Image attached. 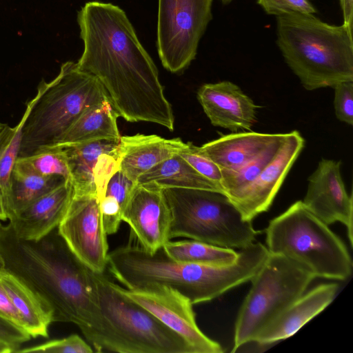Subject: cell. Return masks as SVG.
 I'll use <instances>...</instances> for the list:
<instances>
[{
    "label": "cell",
    "instance_id": "9a60e30c",
    "mask_svg": "<svg viewBox=\"0 0 353 353\" xmlns=\"http://www.w3.org/2000/svg\"><path fill=\"white\" fill-rule=\"evenodd\" d=\"M119 141L107 139L56 145L64 150L74 190L102 196L109 179L119 169Z\"/></svg>",
    "mask_w": 353,
    "mask_h": 353
},
{
    "label": "cell",
    "instance_id": "f1b7e54d",
    "mask_svg": "<svg viewBox=\"0 0 353 353\" xmlns=\"http://www.w3.org/2000/svg\"><path fill=\"white\" fill-rule=\"evenodd\" d=\"M37 94L26 103L25 112L19 122L14 127L6 124L0 131V192L6 199L10 187L12 170L19 157L24 123Z\"/></svg>",
    "mask_w": 353,
    "mask_h": 353
},
{
    "label": "cell",
    "instance_id": "6da1fadb",
    "mask_svg": "<svg viewBox=\"0 0 353 353\" xmlns=\"http://www.w3.org/2000/svg\"><path fill=\"white\" fill-rule=\"evenodd\" d=\"M77 22L84 44L77 67L99 81L119 117L172 131L173 111L157 68L125 12L110 3L89 1L78 12Z\"/></svg>",
    "mask_w": 353,
    "mask_h": 353
},
{
    "label": "cell",
    "instance_id": "f35d334b",
    "mask_svg": "<svg viewBox=\"0 0 353 353\" xmlns=\"http://www.w3.org/2000/svg\"><path fill=\"white\" fill-rule=\"evenodd\" d=\"M15 349L10 344L0 341V353H11L14 352Z\"/></svg>",
    "mask_w": 353,
    "mask_h": 353
},
{
    "label": "cell",
    "instance_id": "d6a6232c",
    "mask_svg": "<svg viewBox=\"0 0 353 353\" xmlns=\"http://www.w3.org/2000/svg\"><path fill=\"white\" fill-rule=\"evenodd\" d=\"M334 106L336 118L347 124H353V81H343L334 87Z\"/></svg>",
    "mask_w": 353,
    "mask_h": 353
},
{
    "label": "cell",
    "instance_id": "836d02e7",
    "mask_svg": "<svg viewBox=\"0 0 353 353\" xmlns=\"http://www.w3.org/2000/svg\"><path fill=\"white\" fill-rule=\"evenodd\" d=\"M268 14L276 17L285 13L314 14L316 10L309 0H257Z\"/></svg>",
    "mask_w": 353,
    "mask_h": 353
},
{
    "label": "cell",
    "instance_id": "7402d4cb",
    "mask_svg": "<svg viewBox=\"0 0 353 353\" xmlns=\"http://www.w3.org/2000/svg\"><path fill=\"white\" fill-rule=\"evenodd\" d=\"M0 280L17 309L23 329L32 338H48L53 323L50 309L30 288L11 273L3 270Z\"/></svg>",
    "mask_w": 353,
    "mask_h": 353
},
{
    "label": "cell",
    "instance_id": "d4e9b609",
    "mask_svg": "<svg viewBox=\"0 0 353 353\" xmlns=\"http://www.w3.org/2000/svg\"><path fill=\"white\" fill-rule=\"evenodd\" d=\"M66 181L60 176L39 174L16 162L5 199L8 219Z\"/></svg>",
    "mask_w": 353,
    "mask_h": 353
},
{
    "label": "cell",
    "instance_id": "ac0fdd59",
    "mask_svg": "<svg viewBox=\"0 0 353 353\" xmlns=\"http://www.w3.org/2000/svg\"><path fill=\"white\" fill-rule=\"evenodd\" d=\"M73 194V185L66 181L43 194L8 219L15 234L36 241L58 228Z\"/></svg>",
    "mask_w": 353,
    "mask_h": 353
},
{
    "label": "cell",
    "instance_id": "ab89813d",
    "mask_svg": "<svg viewBox=\"0 0 353 353\" xmlns=\"http://www.w3.org/2000/svg\"><path fill=\"white\" fill-rule=\"evenodd\" d=\"M223 5H228L233 0H219Z\"/></svg>",
    "mask_w": 353,
    "mask_h": 353
},
{
    "label": "cell",
    "instance_id": "ba28073f",
    "mask_svg": "<svg viewBox=\"0 0 353 353\" xmlns=\"http://www.w3.org/2000/svg\"><path fill=\"white\" fill-rule=\"evenodd\" d=\"M162 190L171 212L170 240L185 237L232 249L254 242L259 231L224 194L186 188Z\"/></svg>",
    "mask_w": 353,
    "mask_h": 353
},
{
    "label": "cell",
    "instance_id": "5b68a950",
    "mask_svg": "<svg viewBox=\"0 0 353 353\" xmlns=\"http://www.w3.org/2000/svg\"><path fill=\"white\" fill-rule=\"evenodd\" d=\"M37 93L23 127L19 157L57 144L85 110L108 99L99 81L70 61L51 81L42 80Z\"/></svg>",
    "mask_w": 353,
    "mask_h": 353
},
{
    "label": "cell",
    "instance_id": "44dd1931",
    "mask_svg": "<svg viewBox=\"0 0 353 353\" xmlns=\"http://www.w3.org/2000/svg\"><path fill=\"white\" fill-rule=\"evenodd\" d=\"M286 133L268 134L242 131L225 134L210 141L199 150L211 159L223 172L234 171L261 154Z\"/></svg>",
    "mask_w": 353,
    "mask_h": 353
},
{
    "label": "cell",
    "instance_id": "5bb4252c",
    "mask_svg": "<svg viewBox=\"0 0 353 353\" xmlns=\"http://www.w3.org/2000/svg\"><path fill=\"white\" fill-rule=\"evenodd\" d=\"M340 161L322 159L308 178L305 207L327 225L341 222L347 228L352 247V196L346 192Z\"/></svg>",
    "mask_w": 353,
    "mask_h": 353
},
{
    "label": "cell",
    "instance_id": "4316f807",
    "mask_svg": "<svg viewBox=\"0 0 353 353\" xmlns=\"http://www.w3.org/2000/svg\"><path fill=\"white\" fill-rule=\"evenodd\" d=\"M135 182L119 169L109 179L99 198L103 228L107 235L115 234L122 222V214Z\"/></svg>",
    "mask_w": 353,
    "mask_h": 353
},
{
    "label": "cell",
    "instance_id": "2e32d148",
    "mask_svg": "<svg viewBox=\"0 0 353 353\" xmlns=\"http://www.w3.org/2000/svg\"><path fill=\"white\" fill-rule=\"evenodd\" d=\"M304 145L305 140L299 132L287 133L274 158L234 203L244 219L252 221L268 210Z\"/></svg>",
    "mask_w": 353,
    "mask_h": 353
},
{
    "label": "cell",
    "instance_id": "603a6c76",
    "mask_svg": "<svg viewBox=\"0 0 353 353\" xmlns=\"http://www.w3.org/2000/svg\"><path fill=\"white\" fill-rule=\"evenodd\" d=\"M136 183L159 189H198L223 194L219 187L199 174L178 153L141 174Z\"/></svg>",
    "mask_w": 353,
    "mask_h": 353
},
{
    "label": "cell",
    "instance_id": "1f68e13d",
    "mask_svg": "<svg viewBox=\"0 0 353 353\" xmlns=\"http://www.w3.org/2000/svg\"><path fill=\"white\" fill-rule=\"evenodd\" d=\"M178 154L199 174L215 183L223 191L221 169L211 159L203 154L198 146L190 142L186 143L185 148Z\"/></svg>",
    "mask_w": 353,
    "mask_h": 353
},
{
    "label": "cell",
    "instance_id": "9c48e42d",
    "mask_svg": "<svg viewBox=\"0 0 353 353\" xmlns=\"http://www.w3.org/2000/svg\"><path fill=\"white\" fill-rule=\"evenodd\" d=\"M314 278L292 260L269 253L250 280L251 288L238 312L232 352L254 341L265 327L305 293Z\"/></svg>",
    "mask_w": 353,
    "mask_h": 353
},
{
    "label": "cell",
    "instance_id": "4fadbf2b",
    "mask_svg": "<svg viewBox=\"0 0 353 353\" xmlns=\"http://www.w3.org/2000/svg\"><path fill=\"white\" fill-rule=\"evenodd\" d=\"M171 212L162 189L135 183L122 214L137 244L154 253L170 240Z\"/></svg>",
    "mask_w": 353,
    "mask_h": 353
},
{
    "label": "cell",
    "instance_id": "7c38bea8",
    "mask_svg": "<svg viewBox=\"0 0 353 353\" xmlns=\"http://www.w3.org/2000/svg\"><path fill=\"white\" fill-rule=\"evenodd\" d=\"M115 287L123 295L181 335L194 347L196 353L223 352L219 343L208 337L199 329L193 304L176 290L162 285L130 290L115 283Z\"/></svg>",
    "mask_w": 353,
    "mask_h": 353
},
{
    "label": "cell",
    "instance_id": "d6986e66",
    "mask_svg": "<svg viewBox=\"0 0 353 353\" xmlns=\"http://www.w3.org/2000/svg\"><path fill=\"white\" fill-rule=\"evenodd\" d=\"M339 285L320 284L291 303L256 336L254 342L269 344L294 334L334 299Z\"/></svg>",
    "mask_w": 353,
    "mask_h": 353
},
{
    "label": "cell",
    "instance_id": "4dcf8cb0",
    "mask_svg": "<svg viewBox=\"0 0 353 353\" xmlns=\"http://www.w3.org/2000/svg\"><path fill=\"white\" fill-rule=\"evenodd\" d=\"M92 347L77 334L50 340L28 347L19 348L15 352L21 353H91Z\"/></svg>",
    "mask_w": 353,
    "mask_h": 353
},
{
    "label": "cell",
    "instance_id": "b9f144b4",
    "mask_svg": "<svg viewBox=\"0 0 353 353\" xmlns=\"http://www.w3.org/2000/svg\"><path fill=\"white\" fill-rule=\"evenodd\" d=\"M5 125H6V123H3L0 122V131L4 128Z\"/></svg>",
    "mask_w": 353,
    "mask_h": 353
},
{
    "label": "cell",
    "instance_id": "8d00e7d4",
    "mask_svg": "<svg viewBox=\"0 0 353 353\" xmlns=\"http://www.w3.org/2000/svg\"><path fill=\"white\" fill-rule=\"evenodd\" d=\"M343 16V25L352 32L353 30V0H340Z\"/></svg>",
    "mask_w": 353,
    "mask_h": 353
},
{
    "label": "cell",
    "instance_id": "52a82bcc",
    "mask_svg": "<svg viewBox=\"0 0 353 353\" xmlns=\"http://www.w3.org/2000/svg\"><path fill=\"white\" fill-rule=\"evenodd\" d=\"M270 254L283 256L314 277L344 281L352 274L347 248L302 201L272 219L265 230Z\"/></svg>",
    "mask_w": 353,
    "mask_h": 353
},
{
    "label": "cell",
    "instance_id": "7a4b0ae2",
    "mask_svg": "<svg viewBox=\"0 0 353 353\" xmlns=\"http://www.w3.org/2000/svg\"><path fill=\"white\" fill-rule=\"evenodd\" d=\"M3 270L50 309L53 322L76 325L91 345L102 328L94 272L71 251L57 228L36 241L19 238L0 222Z\"/></svg>",
    "mask_w": 353,
    "mask_h": 353
},
{
    "label": "cell",
    "instance_id": "f546056e",
    "mask_svg": "<svg viewBox=\"0 0 353 353\" xmlns=\"http://www.w3.org/2000/svg\"><path fill=\"white\" fill-rule=\"evenodd\" d=\"M17 163L43 176H60L71 181L63 149L59 145L41 148L28 156L18 157Z\"/></svg>",
    "mask_w": 353,
    "mask_h": 353
},
{
    "label": "cell",
    "instance_id": "30bf717a",
    "mask_svg": "<svg viewBox=\"0 0 353 353\" xmlns=\"http://www.w3.org/2000/svg\"><path fill=\"white\" fill-rule=\"evenodd\" d=\"M212 0H159L157 47L163 66L172 73L195 59L212 19Z\"/></svg>",
    "mask_w": 353,
    "mask_h": 353
},
{
    "label": "cell",
    "instance_id": "cb8c5ba5",
    "mask_svg": "<svg viewBox=\"0 0 353 353\" xmlns=\"http://www.w3.org/2000/svg\"><path fill=\"white\" fill-rule=\"evenodd\" d=\"M118 117L119 114L108 99L91 106L80 115L55 145L103 139L119 141Z\"/></svg>",
    "mask_w": 353,
    "mask_h": 353
},
{
    "label": "cell",
    "instance_id": "ffe728a7",
    "mask_svg": "<svg viewBox=\"0 0 353 353\" xmlns=\"http://www.w3.org/2000/svg\"><path fill=\"white\" fill-rule=\"evenodd\" d=\"M185 145L179 138L168 139L155 134L121 137L119 170L136 183L141 174L179 153Z\"/></svg>",
    "mask_w": 353,
    "mask_h": 353
},
{
    "label": "cell",
    "instance_id": "e575fe53",
    "mask_svg": "<svg viewBox=\"0 0 353 353\" xmlns=\"http://www.w3.org/2000/svg\"><path fill=\"white\" fill-rule=\"evenodd\" d=\"M31 338L23 329L0 316V341L12 345L15 352Z\"/></svg>",
    "mask_w": 353,
    "mask_h": 353
},
{
    "label": "cell",
    "instance_id": "8fae6325",
    "mask_svg": "<svg viewBox=\"0 0 353 353\" xmlns=\"http://www.w3.org/2000/svg\"><path fill=\"white\" fill-rule=\"evenodd\" d=\"M58 231L74 255L89 269L103 273L108 243L97 192L74 190Z\"/></svg>",
    "mask_w": 353,
    "mask_h": 353
},
{
    "label": "cell",
    "instance_id": "8992f818",
    "mask_svg": "<svg viewBox=\"0 0 353 353\" xmlns=\"http://www.w3.org/2000/svg\"><path fill=\"white\" fill-rule=\"evenodd\" d=\"M102 328L91 345L94 352L196 353L181 335L132 301L103 273L94 272Z\"/></svg>",
    "mask_w": 353,
    "mask_h": 353
},
{
    "label": "cell",
    "instance_id": "e0dca14e",
    "mask_svg": "<svg viewBox=\"0 0 353 353\" xmlns=\"http://www.w3.org/2000/svg\"><path fill=\"white\" fill-rule=\"evenodd\" d=\"M197 98L214 126L237 132L250 131L256 122L258 106L230 81L205 83L199 89Z\"/></svg>",
    "mask_w": 353,
    "mask_h": 353
},
{
    "label": "cell",
    "instance_id": "83f0119b",
    "mask_svg": "<svg viewBox=\"0 0 353 353\" xmlns=\"http://www.w3.org/2000/svg\"><path fill=\"white\" fill-rule=\"evenodd\" d=\"M285 137L272 143L255 158L239 169L222 172L221 187L224 194L234 204L274 158Z\"/></svg>",
    "mask_w": 353,
    "mask_h": 353
},
{
    "label": "cell",
    "instance_id": "74e56055",
    "mask_svg": "<svg viewBox=\"0 0 353 353\" xmlns=\"http://www.w3.org/2000/svg\"><path fill=\"white\" fill-rule=\"evenodd\" d=\"M8 220V216L6 207L5 199L3 194L0 192V221H6Z\"/></svg>",
    "mask_w": 353,
    "mask_h": 353
},
{
    "label": "cell",
    "instance_id": "484cf974",
    "mask_svg": "<svg viewBox=\"0 0 353 353\" xmlns=\"http://www.w3.org/2000/svg\"><path fill=\"white\" fill-rule=\"evenodd\" d=\"M170 258L177 261L230 265L235 262L239 252L195 240L168 241L163 247Z\"/></svg>",
    "mask_w": 353,
    "mask_h": 353
},
{
    "label": "cell",
    "instance_id": "3957f363",
    "mask_svg": "<svg viewBox=\"0 0 353 353\" xmlns=\"http://www.w3.org/2000/svg\"><path fill=\"white\" fill-rule=\"evenodd\" d=\"M107 268L127 289L165 286L193 305L212 301L250 281L256 272L253 259L243 252L230 265L201 264L175 261L163 248L149 253L131 242L108 252Z\"/></svg>",
    "mask_w": 353,
    "mask_h": 353
},
{
    "label": "cell",
    "instance_id": "277c9868",
    "mask_svg": "<svg viewBox=\"0 0 353 353\" xmlns=\"http://www.w3.org/2000/svg\"><path fill=\"white\" fill-rule=\"evenodd\" d=\"M277 45L307 90L353 81L352 32L343 24L326 23L313 14L276 17Z\"/></svg>",
    "mask_w": 353,
    "mask_h": 353
},
{
    "label": "cell",
    "instance_id": "d590c367",
    "mask_svg": "<svg viewBox=\"0 0 353 353\" xmlns=\"http://www.w3.org/2000/svg\"><path fill=\"white\" fill-rule=\"evenodd\" d=\"M0 316L23 329L19 314L0 280ZM24 330V329H23ZM26 331V330H25Z\"/></svg>",
    "mask_w": 353,
    "mask_h": 353
},
{
    "label": "cell",
    "instance_id": "60d3db41",
    "mask_svg": "<svg viewBox=\"0 0 353 353\" xmlns=\"http://www.w3.org/2000/svg\"><path fill=\"white\" fill-rule=\"evenodd\" d=\"M3 270V261L1 259V257L0 256V273Z\"/></svg>",
    "mask_w": 353,
    "mask_h": 353
}]
</instances>
